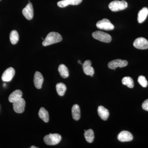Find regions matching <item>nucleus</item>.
<instances>
[{"mask_svg":"<svg viewBox=\"0 0 148 148\" xmlns=\"http://www.w3.org/2000/svg\"><path fill=\"white\" fill-rule=\"evenodd\" d=\"M62 40V37L61 35L57 32H50L44 40L42 44L44 46L51 45L56 43L59 42Z\"/></svg>","mask_w":148,"mask_h":148,"instance_id":"f257e3e1","label":"nucleus"},{"mask_svg":"<svg viewBox=\"0 0 148 148\" xmlns=\"http://www.w3.org/2000/svg\"><path fill=\"white\" fill-rule=\"evenodd\" d=\"M127 3L125 1H114L109 5V8L113 12H118L127 8Z\"/></svg>","mask_w":148,"mask_h":148,"instance_id":"f03ea898","label":"nucleus"},{"mask_svg":"<svg viewBox=\"0 0 148 148\" xmlns=\"http://www.w3.org/2000/svg\"><path fill=\"white\" fill-rule=\"evenodd\" d=\"M61 140V136L58 134H51L46 135L44 138L45 143L48 145H55Z\"/></svg>","mask_w":148,"mask_h":148,"instance_id":"7ed1b4c3","label":"nucleus"},{"mask_svg":"<svg viewBox=\"0 0 148 148\" xmlns=\"http://www.w3.org/2000/svg\"><path fill=\"white\" fill-rule=\"evenodd\" d=\"M92 36L95 39L103 42L108 43L112 40L110 35L101 31H96L92 34Z\"/></svg>","mask_w":148,"mask_h":148,"instance_id":"20e7f679","label":"nucleus"},{"mask_svg":"<svg viewBox=\"0 0 148 148\" xmlns=\"http://www.w3.org/2000/svg\"><path fill=\"white\" fill-rule=\"evenodd\" d=\"M96 27L101 30L110 31L113 30L114 27L110 20L107 18H103L98 21L96 24Z\"/></svg>","mask_w":148,"mask_h":148,"instance_id":"39448f33","label":"nucleus"},{"mask_svg":"<svg viewBox=\"0 0 148 148\" xmlns=\"http://www.w3.org/2000/svg\"><path fill=\"white\" fill-rule=\"evenodd\" d=\"M12 103L14 110L15 112L21 114L24 112L26 102L23 98H21Z\"/></svg>","mask_w":148,"mask_h":148,"instance_id":"423d86ee","label":"nucleus"},{"mask_svg":"<svg viewBox=\"0 0 148 148\" xmlns=\"http://www.w3.org/2000/svg\"><path fill=\"white\" fill-rule=\"evenodd\" d=\"M128 64V62L126 60H121V59H115L113 61L109 62L108 64L109 69L115 70L117 68H123L125 67Z\"/></svg>","mask_w":148,"mask_h":148,"instance_id":"0eeeda50","label":"nucleus"},{"mask_svg":"<svg viewBox=\"0 0 148 148\" xmlns=\"http://www.w3.org/2000/svg\"><path fill=\"white\" fill-rule=\"evenodd\" d=\"M133 46L138 49H147L148 48V41L145 38L140 37L134 41Z\"/></svg>","mask_w":148,"mask_h":148,"instance_id":"6e6552de","label":"nucleus"},{"mask_svg":"<svg viewBox=\"0 0 148 148\" xmlns=\"http://www.w3.org/2000/svg\"><path fill=\"white\" fill-rule=\"evenodd\" d=\"M15 70L13 68L10 67L4 72L2 75V80L3 82L10 81L12 79L14 75H15Z\"/></svg>","mask_w":148,"mask_h":148,"instance_id":"1a4fd4ad","label":"nucleus"},{"mask_svg":"<svg viewBox=\"0 0 148 148\" xmlns=\"http://www.w3.org/2000/svg\"><path fill=\"white\" fill-rule=\"evenodd\" d=\"M22 14L28 20H31L34 16V9L33 5L31 3H29L26 7L24 8L22 10Z\"/></svg>","mask_w":148,"mask_h":148,"instance_id":"9d476101","label":"nucleus"},{"mask_svg":"<svg viewBox=\"0 0 148 148\" xmlns=\"http://www.w3.org/2000/svg\"><path fill=\"white\" fill-rule=\"evenodd\" d=\"M83 69L85 74L87 75L93 76L94 70L91 66V62L90 60H86L82 65Z\"/></svg>","mask_w":148,"mask_h":148,"instance_id":"9b49d317","label":"nucleus"},{"mask_svg":"<svg viewBox=\"0 0 148 148\" xmlns=\"http://www.w3.org/2000/svg\"><path fill=\"white\" fill-rule=\"evenodd\" d=\"M118 139L121 142H130L133 140V136L128 131H122L118 135Z\"/></svg>","mask_w":148,"mask_h":148,"instance_id":"f8f14e48","label":"nucleus"},{"mask_svg":"<svg viewBox=\"0 0 148 148\" xmlns=\"http://www.w3.org/2000/svg\"><path fill=\"white\" fill-rule=\"evenodd\" d=\"M43 77L39 72H36L34 76V82L35 87L38 89H40L43 82Z\"/></svg>","mask_w":148,"mask_h":148,"instance_id":"ddd939ff","label":"nucleus"},{"mask_svg":"<svg viewBox=\"0 0 148 148\" xmlns=\"http://www.w3.org/2000/svg\"><path fill=\"white\" fill-rule=\"evenodd\" d=\"M82 0H62L58 2L57 5L60 8H65L70 5H78L82 2Z\"/></svg>","mask_w":148,"mask_h":148,"instance_id":"4468645a","label":"nucleus"},{"mask_svg":"<svg viewBox=\"0 0 148 148\" xmlns=\"http://www.w3.org/2000/svg\"><path fill=\"white\" fill-rule=\"evenodd\" d=\"M98 115L103 120L106 121L110 115L109 111L103 106H100L98 107Z\"/></svg>","mask_w":148,"mask_h":148,"instance_id":"2eb2a0df","label":"nucleus"},{"mask_svg":"<svg viewBox=\"0 0 148 148\" xmlns=\"http://www.w3.org/2000/svg\"><path fill=\"white\" fill-rule=\"evenodd\" d=\"M22 92L21 90H16L14 91L9 97L8 100L10 102L13 103L17 101L22 97Z\"/></svg>","mask_w":148,"mask_h":148,"instance_id":"dca6fc26","label":"nucleus"},{"mask_svg":"<svg viewBox=\"0 0 148 148\" xmlns=\"http://www.w3.org/2000/svg\"><path fill=\"white\" fill-rule=\"evenodd\" d=\"M148 15V9L145 7L139 11L138 14V20L140 24L143 23L147 18Z\"/></svg>","mask_w":148,"mask_h":148,"instance_id":"f3484780","label":"nucleus"},{"mask_svg":"<svg viewBox=\"0 0 148 148\" xmlns=\"http://www.w3.org/2000/svg\"><path fill=\"white\" fill-rule=\"evenodd\" d=\"M72 114L73 119L75 120H79L80 118V109L79 106L77 104L74 105L72 107Z\"/></svg>","mask_w":148,"mask_h":148,"instance_id":"a211bd4d","label":"nucleus"},{"mask_svg":"<svg viewBox=\"0 0 148 148\" xmlns=\"http://www.w3.org/2000/svg\"><path fill=\"white\" fill-rule=\"evenodd\" d=\"M39 117L45 122L47 123L49 120V114L48 112L44 108H41L40 109L38 113Z\"/></svg>","mask_w":148,"mask_h":148,"instance_id":"6ab92c4d","label":"nucleus"},{"mask_svg":"<svg viewBox=\"0 0 148 148\" xmlns=\"http://www.w3.org/2000/svg\"><path fill=\"white\" fill-rule=\"evenodd\" d=\"M60 75L63 78H66L69 76V71L68 68L64 64H61L58 68Z\"/></svg>","mask_w":148,"mask_h":148,"instance_id":"aec40b11","label":"nucleus"},{"mask_svg":"<svg viewBox=\"0 0 148 148\" xmlns=\"http://www.w3.org/2000/svg\"><path fill=\"white\" fill-rule=\"evenodd\" d=\"M56 87L58 95L59 96H63L67 89L66 85L63 83H59L56 84Z\"/></svg>","mask_w":148,"mask_h":148,"instance_id":"412c9836","label":"nucleus"},{"mask_svg":"<svg viewBox=\"0 0 148 148\" xmlns=\"http://www.w3.org/2000/svg\"><path fill=\"white\" fill-rule=\"evenodd\" d=\"M85 138L88 143H92L94 139V132L92 129H88L86 130L84 134Z\"/></svg>","mask_w":148,"mask_h":148,"instance_id":"4be33fe9","label":"nucleus"},{"mask_svg":"<svg viewBox=\"0 0 148 148\" xmlns=\"http://www.w3.org/2000/svg\"><path fill=\"white\" fill-rule=\"evenodd\" d=\"M122 83L124 85L130 88H133L134 86V83L132 78L130 77H125L122 80Z\"/></svg>","mask_w":148,"mask_h":148,"instance_id":"5701e85b","label":"nucleus"},{"mask_svg":"<svg viewBox=\"0 0 148 148\" xmlns=\"http://www.w3.org/2000/svg\"><path fill=\"white\" fill-rule=\"evenodd\" d=\"M10 39L12 44L15 45L19 40V36L16 30H13L11 32L10 35Z\"/></svg>","mask_w":148,"mask_h":148,"instance_id":"b1692460","label":"nucleus"},{"mask_svg":"<svg viewBox=\"0 0 148 148\" xmlns=\"http://www.w3.org/2000/svg\"><path fill=\"white\" fill-rule=\"evenodd\" d=\"M138 82L143 87H147L148 85V82L145 77L144 76H140L138 78Z\"/></svg>","mask_w":148,"mask_h":148,"instance_id":"393cba45","label":"nucleus"},{"mask_svg":"<svg viewBox=\"0 0 148 148\" xmlns=\"http://www.w3.org/2000/svg\"><path fill=\"white\" fill-rule=\"evenodd\" d=\"M142 108L145 110L148 111V99L143 102L142 105Z\"/></svg>","mask_w":148,"mask_h":148,"instance_id":"a878e982","label":"nucleus"},{"mask_svg":"<svg viewBox=\"0 0 148 148\" xmlns=\"http://www.w3.org/2000/svg\"><path fill=\"white\" fill-rule=\"evenodd\" d=\"M78 63L79 64H81V65H82V64L81 62V61H80V60H79V61H78Z\"/></svg>","mask_w":148,"mask_h":148,"instance_id":"bb28decb","label":"nucleus"},{"mask_svg":"<svg viewBox=\"0 0 148 148\" xmlns=\"http://www.w3.org/2000/svg\"><path fill=\"white\" fill-rule=\"evenodd\" d=\"M37 147H35L34 146H32L31 147V148H37Z\"/></svg>","mask_w":148,"mask_h":148,"instance_id":"cd10ccee","label":"nucleus"},{"mask_svg":"<svg viewBox=\"0 0 148 148\" xmlns=\"http://www.w3.org/2000/svg\"><path fill=\"white\" fill-rule=\"evenodd\" d=\"M86 131V130H84V132H85Z\"/></svg>","mask_w":148,"mask_h":148,"instance_id":"c85d7f7f","label":"nucleus"},{"mask_svg":"<svg viewBox=\"0 0 148 148\" xmlns=\"http://www.w3.org/2000/svg\"><path fill=\"white\" fill-rule=\"evenodd\" d=\"M1 1V0H0V1Z\"/></svg>","mask_w":148,"mask_h":148,"instance_id":"c756f323","label":"nucleus"}]
</instances>
